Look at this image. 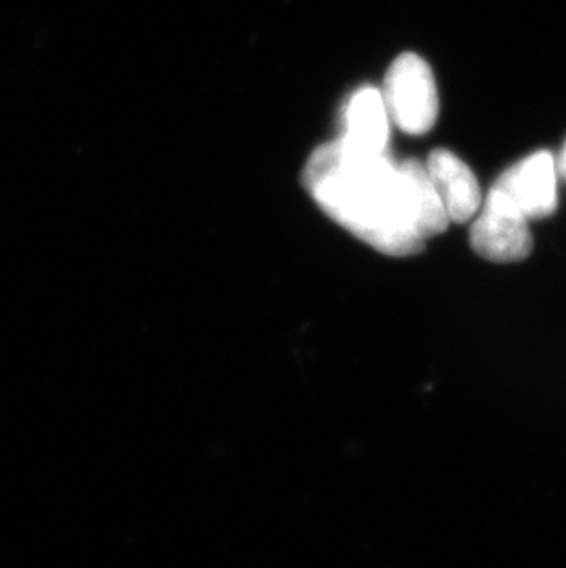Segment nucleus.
<instances>
[{
  "label": "nucleus",
  "mask_w": 566,
  "mask_h": 568,
  "mask_svg": "<svg viewBox=\"0 0 566 568\" xmlns=\"http://www.w3.org/2000/svg\"><path fill=\"white\" fill-rule=\"evenodd\" d=\"M304 184L332 220L388 256L422 253L451 223L425 164L396 166L386 153L352 150L341 139L311 155Z\"/></svg>",
  "instance_id": "1"
},
{
  "label": "nucleus",
  "mask_w": 566,
  "mask_h": 568,
  "mask_svg": "<svg viewBox=\"0 0 566 568\" xmlns=\"http://www.w3.org/2000/svg\"><path fill=\"white\" fill-rule=\"evenodd\" d=\"M392 122L408 134H425L438 119V91L433 70L416 54H403L386 72L383 89Z\"/></svg>",
  "instance_id": "2"
},
{
  "label": "nucleus",
  "mask_w": 566,
  "mask_h": 568,
  "mask_svg": "<svg viewBox=\"0 0 566 568\" xmlns=\"http://www.w3.org/2000/svg\"><path fill=\"white\" fill-rule=\"evenodd\" d=\"M528 221L503 192L493 189L471 229V247L489 262H520L534 247Z\"/></svg>",
  "instance_id": "3"
},
{
  "label": "nucleus",
  "mask_w": 566,
  "mask_h": 568,
  "mask_svg": "<svg viewBox=\"0 0 566 568\" xmlns=\"http://www.w3.org/2000/svg\"><path fill=\"white\" fill-rule=\"evenodd\" d=\"M493 189L523 212L528 220L554 214L557 206V164L548 151H539L504 172Z\"/></svg>",
  "instance_id": "4"
},
{
  "label": "nucleus",
  "mask_w": 566,
  "mask_h": 568,
  "mask_svg": "<svg viewBox=\"0 0 566 568\" xmlns=\"http://www.w3.org/2000/svg\"><path fill=\"white\" fill-rule=\"evenodd\" d=\"M425 166L451 221L465 223L481 210V184L462 159L451 151L436 150Z\"/></svg>",
  "instance_id": "5"
},
{
  "label": "nucleus",
  "mask_w": 566,
  "mask_h": 568,
  "mask_svg": "<svg viewBox=\"0 0 566 568\" xmlns=\"http://www.w3.org/2000/svg\"><path fill=\"white\" fill-rule=\"evenodd\" d=\"M346 133L342 142L352 150L363 153H386V144L391 136V116L386 111L383 92L374 87H364L353 94L347 102L344 116Z\"/></svg>",
  "instance_id": "6"
},
{
  "label": "nucleus",
  "mask_w": 566,
  "mask_h": 568,
  "mask_svg": "<svg viewBox=\"0 0 566 568\" xmlns=\"http://www.w3.org/2000/svg\"><path fill=\"white\" fill-rule=\"evenodd\" d=\"M557 164V172L562 173L563 178L566 179V145L565 150H563L562 156H559V162Z\"/></svg>",
  "instance_id": "7"
}]
</instances>
